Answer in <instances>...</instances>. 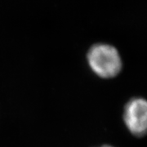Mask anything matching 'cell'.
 Instances as JSON below:
<instances>
[{
  "instance_id": "6da1fadb",
  "label": "cell",
  "mask_w": 147,
  "mask_h": 147,
  "mask_svg": "<svg viewBox=\"0 0 147 147\" xmlns=\"http://www.w3.org/2000/svg\"><path fill=\"white\" fill-rule=\"evenodd\" d=\"M87 57L90 68L102 79L115 78L122 69L119 53L115 47L109 44H95L89 49Z\"/></svg>"
},
{
  "instance_id": "7a4b0ae2",
  "label": "cell",
  "mask_w": 147,
  "mask_h": 147,
  "mask_svg": "<svg viewBox=\"0 0 147 147\" xmlns=\"http://www.w3.org/2000/svg\"><path fill=\"white\" fill-rule=\"evenodd\" d=\"M123 120L132 135L141 137L146 135L147 129L146 100L142 97H134L124 107Z\"/></svg>"
},
{
  "instance_id": "3957f363",
  "label": "cell",
  "mask_w": 147,
  "mask_h": 147,
  "mask_svg": "<svg viewBox=\"0 0 147 147\" xmlns=\"http://www.w3.org/2000/svg\"><path fill=\"white\" fill-rule=\"evenodd\" d=\"M102 147H113V146H108V145H106V146H103Z\"/></svg>"
}]
</instances>
